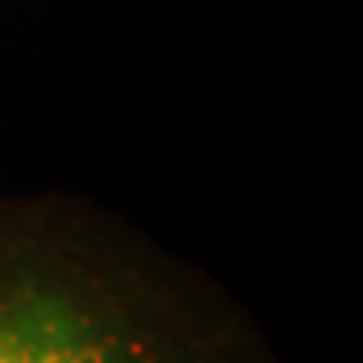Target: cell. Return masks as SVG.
<instances>
[{
    "label": "cell",
    "mask_w": 363,
    "mask_h": 363,
    "mask_svg": "<svg viewBox=\"0 0 363 363\" xmlns=\"http://www.w3.org/2000/svg\"><path fill=\"white\" fill-rule=\"evenodd\" d=\"M0 363H281L212 279L85 212L0 203Z\"/></svg>",
    "instance_id": "obj_1"
}]
</instances>
